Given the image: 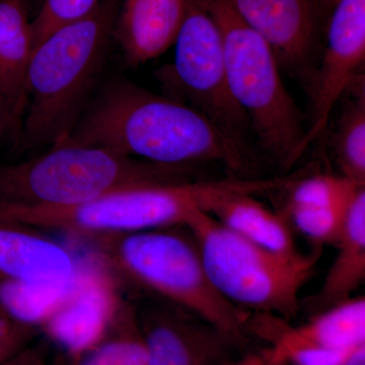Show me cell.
Returning <instances> with one entry per match:
<instances>
[{
	"mask_svg": "<svg viewBox=\"0 0 365 365\" xmlns=\"http://www.w3.org/2000/svg\"><path fill=\"white\" fill-rule=\"evenodd\" d=\"M235 14L272 50L279 66L307 91L318 66L319 31L325 20L313 0H227Z\"/></svg>",
	"mask_w": 365,
	"mask_h": 365,
	"instance_id": "cell-12",
	"label": "cell"
},
{
	"mask_svg": "<svg viewBox=\"0 0 365 365\" xmlns=\"http://www.w3.org/2000/svg\"><path fill=\"white\" fill-rule=\"evenodd\" d=\"M222 34L228 85L252 133L281 167L304 155L307 127L280 76L267 43L240 19L227 0H201Z\"/></svg>",
	"mask_w": 365,
	"mask_h": 365,
	"instance_id": "cell-7",
	"label": "cell"
},
{
	"mask_svg": "<svg viewBox=\"0 0 365 365\" xmlns=\"http://www.w3.org/2000/svg\"><path fill=\"white\" fill-rule=\"evenodd\" d=\"M83 261L66 247L21 223L0 220V278L71 284Z\"/></svg>",
	"mask_w": 365,
	"mask_h": 365,
	"instance_id": "cell-14",
	"label": "cell"
},
{
	"mask_svg": "<svg viewBox=\"0 0 365 365\" xmlns=\"http://www.w3.org/2000/svg\"><path fill=\"white\" fill-rule=\"evenodd\" d=\"M365 60V0H339L328 19L326 45L307 93L311 112L302 150L326 130L334 107L361 74Z\"/></svg>",
	"mask_w": 365,
	"mask_h": 365,
	"instance_id": "cell-10",
	"label": "cell"
},
{
	"mask_svg": "<svg viewBox=\"0 0 365 365\" xmlns=\"http://www.w3.org/2000/svg\"><path fill=\"white\" fill-rule=\"evenodd\" d=\"M73 282L45 284L0 278V307L21 325L40 331L66 299Z\"/></svg>",
	"mask_w": 365,
	"mask_h": 365,
	"instance_id": "cell-20",
	"label": "cell"
},
{
	"mask_svg": "<svg viewBox=\"0 0 365 365\" xmlns=\"http://www.w3.org/2000/svg\"><path fill=\"white\" fill-rule=\"evenodd\" d=\"M174 46V62L162 72L170 97L202 114L252 160L251 127L228 85L222 34L201 0H187Z\"/></svg>",
	"mask_w": 365,
	"mask_h": 365,
	"instance_id": "cell-8",
	"label": "cell"
},
{
	"mask_svg": "<svg viewBox=\"0 0 365 365\" xmlns=\"http://www.w3.org/2000/svg\"><path fill=\"white\" fill-rule=\"evenodd\" d=\"M185 227L195 240L209 279L228 302L250 314L287 321L297 317L300 292L323 248L314 247L309 254L274 253L235 235L205 211Z\"/></svg>",
	"mask_w": 365,
	"mask_h": 365,
	"instance_id": "cell-6",
	"label": "cell"
},
{
	"mask_svg": "<svg viewBox=\"0 0 365 365\" xmlns=\"http://www.w3.org/2000/svg\"><path fill=\"white\" fill-rule=\"evenodd\" d=\"M334 246L332 265L316 294L302 300L300 311L309 317L354 297L365 279V188L357 192L348 209L344 227Z\"/></svg>",
	"mask_w": 365,
	"mask_h": 365,
	"instance_id": "cell-16",
	"label": "cell"
},
{
	"mask_svg": "<svg viewBox=\"0 0 365 365\" xmlns=\"http://www.w3.org/2000/svg\"><path fill=\"white\" fill-rule=\"evenodd\" d=\"M38 330L21 325L0 307V365L31 346Z\"/></svg>",
	"mask_w": 365,
	"mask_h": 365,
	"instance_id": "cell-25",
	"label": "cell"
},
{
	"mask_svg": "<svg viewBox=\"0 0 365 365\" xmlns=\"http://www.w3.org/2000/svg\"><path fill=\"white\" fill-rule=\"evenodd\" d=\"M121 287L98 255L83 261L68 294L40 331L69 360L76 359L111 326L125 299Z\"/></svg>",
	"mask_w": 365,
	"mask_h": 365,
	"instance_id": "cell-11",
	"label": "cell"
},
{
	"mask_svg": "<svg viewBox=\"0 0 365 365\" xmlns=\"http://www.w3.org/2000/svg\"><path fill=\"white\" fill-rule=\"evenodd\" d=\"M350 204L331 207L289 206L285 207L284 217L290 227L313 242L314 247L334 246L344 227Z\"/></svg>",
	"mask_w": 365,
	"mask_h": 365,
	"instance_id": "cell-23",
	"label": "cell"
},
{
	"mask_svg": "<svg viewBox=\"0 0 365 365\" xmlns=\"http://www.w3.org/2000/svg\"><path fill=\"white\" fill-rule=\"evenodd\" d=\"M122 0H100L83 18L60 26L33 50L20 136L26 148L64 140L91 100L107 58Z\"/></svg>",
	"mask_w": 365,
	"mask_h": 365,
	"instance_id": "cell-2",
	"label": "cell"
},
{
	"mask_svg": "<svg viewBox=\"0 0 365 365\" xmlns=\"http://www.w3.org/2000/svg\"><path fill=\"white\" fill-rule=\"evenodd\" d=\"M69 361L71 365H148V353L132 299L125 297L102 339Z\"/></svg>",
	"mask_w": 365,
	"mask_h": 365,
	"instance_id": "cell-19",
	"label": "cell"
},
{
	"mask_svg": "<svg viewBox=\"0 0 365 365\" xmlns=\"http://www.w3.org/2000/svg\"><path fill=\"white\" fill-rule=\"evenodd\" d=\"M66 139L170 167L218 163L230 177L246 178L252 165L251 158L195 109L125 78L114 79L98 91Z\"/></svg>",
	"mask_w": 365,
	"mask_h": 365,
	"instance_id": "cell-1",
	"label": "cell"
},
{
	"mask_svg": "<svg viewBox=\"0 0 365 365\" xmlns=\"http://www.w3.org/2000/svg\"><path fill=\"white\" fill-rule=\"evenodd\" d=\"M234 178L196 179L118 190L66 207H23L0 204V220L49 228L95 241L143 230L186 225L208 212L220 198L242 191Z\"/></svg>",
	"mask_w": 365,
	"mask_h": 365,
	"instance_id": "cell-5",
	"label": "cell"
},
{
	"mask_svg": "<svg viewBox=\"0 0 365 365\" xmlns=\"http://www.w3.org/2000/svg\"><path fill=\"white\" fill-rule=\"evenodd\" d=\"M313 1L319 7V11L323 14L324 18L329 19L334 7L336 6L339 0H313Z\"/></svg>",
	"mask_w": 365,
	"mask_h": 365,
	"instance_id": "cell-29",
	"label": "cell"
},
{
	"mask_svg": "<svg viewBox=\"0 0 365 365\" xmlns=\"http://www.w3.org/2000/svg\"><path fill=\"white\" fill-rule=\"evenodd\" d=\"M32 53V29L24 0H0V91L16 136H20L25 116L26 74Z\"/></svg>",
	"mask_w": 365,
	"mask_h": 365,
	"instance_id": "cell-17",
	"label": "cell"
},
{
	"mask_svg": "<svg viewBox=\"0 0 365 365\" xmlns=\"http://www.w3.org/2000/svg\"><path fill=\"white\" fill-rule=\"evenodd\" d=\"M186 11L187 0H122L113 39L127 64L140 66L174 46Z\"/></svg>",
	"mask_w": 365,
	"mask_h": 365,
	"instance_id": "cell-15",
	"label": "cell"
},
{
	"mask_svg": "<svg viewBox=\"0 0 365 365\" xmlns=\"http://www.w3.org/2000/svg\"><path fill=\"white\" fill-rule=\"evenodd\" d=\"M100 0H45L42 9L31 21L33 50L60 26L83 18Z\"/></svg>",
	"mask_w": 365,
	"mask_h": 365,
	"instance_id": "cell-24",
	"label": "cell"
},
{
	"mask_svg": "<svg viewBox=\"0 0 365 365\" xmlns=\"http://www.w3.org/2000/svg\"><path fill=\"white\" fill-rule=\"evenodd\" d=\"M131 299L148 365H232L244 356L246 340L191 312L150 294Z\"/></svg>",
	"mask_w": 365,
	"mask_h": 365,
	"instance_id": "cell-9",
	"label": "cell"
},
{
	"mask_svg": "<svg viewBox=\"0 0 365 365\" xmlns=\"http://www.w3.org/2000/svg\"><path fill=\"white\" fill-rule=\"evenodd\" d=\"M344 365H365V345L355 349L346 360Z\"/></svg>",
	"mask_w": 365,
	"mask_h": 365,
	"instance_id": "cell-28",
	"label": "cell"
},
{
	"mask_svg": "<svg viewBox=\"0 0 365 365\" xmlns=\"http://www.w3.org/2000/svg\"><path fill=\"white\" fill-rule=\"evenodd\" d=\"M194 170L64 139L38 157L0 165V204L66 207L141 185L192 181Z\"/></svg>",
	"mask_w": 365,
	"mask_h": 365,
	"instance_id": "cell-4",
	"label": "cell"
},
{
	"mask_svg": "<svg viewBox=\"0 0 365 365\" xmlns=\"http://www.w3.org/2000/svg\"><path fill=\"white\" fill-rule=\"evenodd\" d=\"M362 185L342 175L318 174L299 176L285 188L287 207H331L349 205Z\"/></svg>",
	"mask_w": 365,
	"mask_h": 365,
	"instance_id": "cell-22",
	"label": "cell"
},
{
	"mask_svg": "<svg viewBox=\"0 0 365 365\" xmlns=\"http://www.w3.org/2000/svg\"><path fill=\"white\" fill-rule=\"evenodd\" d=\"M279 317H259L255 334L267 341L268 355L285 362L307 350L349 353L365 345V299H353L309 317L300 326H290Z\"/></svg>",
	"mask_w": 365,
	"mask_h": 365,
	"instance_id": "cell-13",
	"label": "cell"
},
{
	"mask_svg": "<svg viewBox=\"0 0 365 365\" xmlns=\"http://www.w3.org/2000/svg\"><path fill=\"white\" fill-rule=\"evenodd\" d=\"M93 242L121 284L172 302L248 341L250 313L228 302L213 287L195 240L184 225Z\"/></svg>",
	"mask_w": 365,
	"mask_h": 365,
	"instance_id": "cell-3",
	"label": "cell"
},
{
	"mask_svg": "<svg viewBox=\"0 0 365 365\" xmlns=\"http://www.w3.org/2000/svg\"><path fill=\"white\" fill-rule=\"evenodd\" d=\"M7 131L14 132L13 120L6 98L0 91V138Z\"/></svg>",
	"mask_w": 365,
	"mask_h": 365,
	"instance_id": "cell-27",
	"label": "cell"
},
{
	"mask_svg": "<svg viewBox=\"0 0 365 365\" xmlns=\"http://www.w3.org/2000/svg\"><path fill=\"white\" fill-rule=\"evenodd\" d=\"M232 365H288L269 359L265 350L259 353H249Z\"/></svg>",
	"mask_w": 365,
	"mask_h": 365,
	"instance_id": "cell-26",
	"label": "cell"
},
{
	"mask_svg": "<svg viewBox=\"0 0 365 365\" xmlns=\"http://www.w3.org/2000/svg\"><path fill=\"white\" fill-rule=\"evenodd\" d=\"M223 227L242 239L274 253H297L292 227L284 215L274 212L252 194H232L210 208Z\"/></svg>",
	"mask_w": 365,
	"mask_h": 365,
	"instance_id": "cell-18",
	"label": "cell"
},
{
	"mask_svg": "<svg viewBox=\"0 0 365 365\" xmlns=\"http://www.w3.org/2000/svg\"><path fill=\"white\" fill-rule=\"evenodd\" d=\"M342 112L334 136V153L340 175L365 186L364 79Z\"/></svg>",
	"mask_w": 365,
	"mask_h": 365,
	"instance_id": "cell-21",
	"label": "cell"
}]
</instances>
